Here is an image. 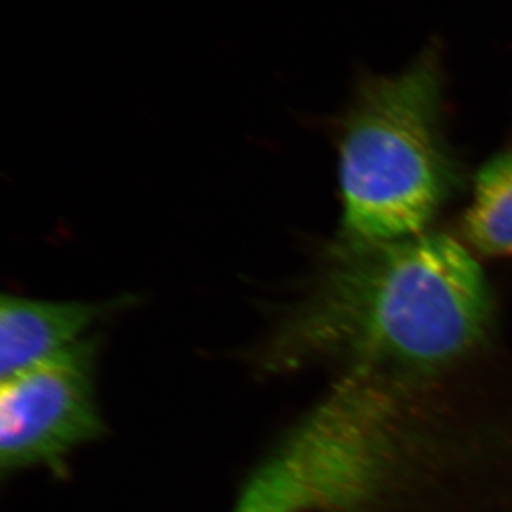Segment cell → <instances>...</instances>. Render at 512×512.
<instances>
[{"label":"cell","mask_w":512,"mask_h":512,"mask_svg":"<svg viewBox=\"0 0 512 512\" xmlns=\"http://www.w3.org/2000/svg\"><path fill=\"white\" fill-rule=\"evenodd\" d=\"M474 256L444 234L342 238L266 343L272 372L328 365L338 377L421 382L463 369L493 333Z\"/></svg>","instance_id":"obj_1"},{"label":"cell","mask_w":512,"mask_h":512,"mask_svg":"<svg viewBox=\"0 0 512 512\" xmlns=\"http://www.w3.org/2000/svg\"><path fill=\"white\" fill-rule=\"evenodd\" d=\"M107 301H47L3 295L0 302V376L16 375L82 342L97 322L130 305Z\"/></svg>","instance_id":"obj_5"},{"label":"cell","mask_w":512,"mask_h":512,"mask_svg":"<svg viewBox=\"0 0 512 512\" xmlns=\"http://www.w3.org/2000/svg\"><path fill=\"white\" fill-rule=\"evenodd\" d=\"M97 340L86 338L2 380L0 468L60 471L76 448L104 431L96 389Z\"/></svg>","instance_id":"obj_4"},{"label":"cell","mask_w":512,"mask_h":512,"mask_svg":"<svg viewBox=\"0 0 512 512\" xmlns=\"http://www.w3.org/2000/svg\"><path fill=\"white\" fill-rule=\"evenodd\" d=\"M456 373L336 377L312 407L325 512H488L512 467V421L471 410ZM507 490V488H501ZM503 503V501H501ZM505 504V503H503Z\"/></svg>","instance_id":"obj_2"},{"label":"cell","mask_w":512,"mask_h":512,"mask_svg":"<svg viewBox=\"0 0 512 512\" xmlns=\"http://www.w3.org/2000/svg\"><path fill=\"white\" fill-rule=\"evenodd\" d=\"M436 47L393 76L363 82L343 127V237L394 241L424 234L456 184L441 128Z\"/></svg>","instance_id":"obj_3"},{"label":"cell","mask_w":512,"mask_h":512,"mask_svg":"<svg viewBox=\"0 0 512 512\" xmlns=\"http://www.w3.org/2000/svg\"><path fill=\"white\" fill-rule=\"evenodd\" d=\"M464 232L483 255H512V151L488 161L478 173Z\"/></svg>","instance_id":"obj_6"}]
</instances>
